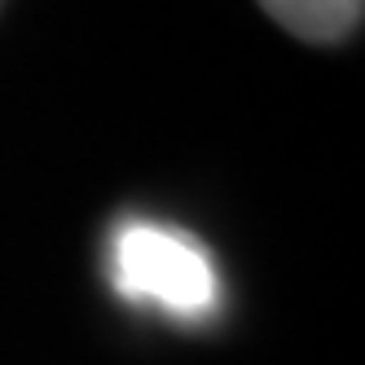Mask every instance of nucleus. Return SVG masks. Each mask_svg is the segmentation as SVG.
Masks as SVG:
<instances>
[{
	"label": "nucleus",
	"mask_w": 365,
	"mask_h": 365,
	"mask_svg": "<svg viewBox=\"0 0 365 365\" xmlns=\"http://www.w3.org/2000/svg\"><path fill=\"white\" fill-rule=\"evenodd\" d=\"M115 286L133 299L159 304L176 317H202L216 308L220 282L194 238L150 220H133L115 233Z\"/></svg>",
	"instance_id": "f257e3e1"
},
{
	"label": "nucleus",
	"mask_w": 365,
	"mask_h": 365,
	"mask_svg": "<svg viewBox=\"0 0 365 365\" xmlns=\"http://www.w3.org/2000/svg\"><path fill=\"white\" fill-rule=\"evenodd\" d=\"M273 22L312 44H334L356 31L365 0H259Z\"/></svg>",
	"instance_id": "f03ea898"
}]
</instances>
